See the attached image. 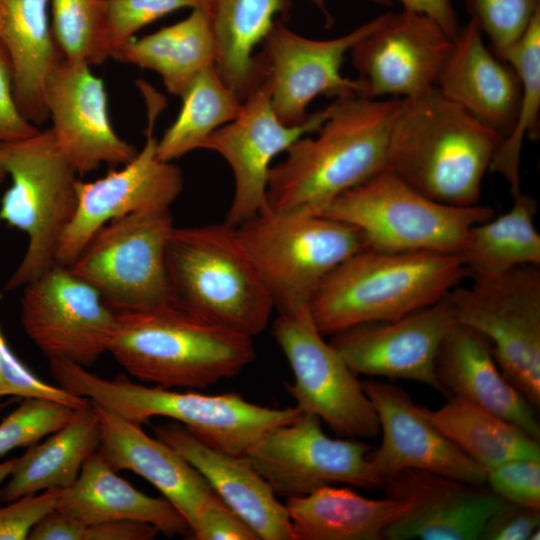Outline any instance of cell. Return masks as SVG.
<instances>
[{"mask_svg": "<svg viewBox=\"0 0 540 540\" xmlns=\"http://www.w3.org/2000/svg\"><path fill=\"white\" fill-rule=\"evenodd\" d=\"M401 100L336 98L315 136L299 138L272 165L267 208L320 214L340 194L383 171Z\"/></svg>", "mask_w": 540, "mask_h": 540, "instance_id": "obj_1", "label": "cell"}, {"mask_svg": "<svg viewBox=\"0 0 540 540\" xmlns=\"http://www.w3.org/2000/svg\"><path fill=\"white\" fill-rule=\"evenodd\" d=\"M502 141V135L435 86L401 100L385 169L432 200L473 206Z\"/></svg>", "mask_w": 540, "mask_h": 540, "instance_id": "obj_2", "label": "cell"}, {"mask_svg": "<svg viewBox=\"0 0 540 540\" xmlns=\"http://www.w3.org/2000/svg\"><path fill=\"white\" fill-rule=\"evenodd\" d=\"M465 276L458 254L365 247L324 279L311 301V317L323 336L397 320L438 302Z\"/></svg>", "mask_w": 540, "mask_h": 540, "instance_id": "obj_3", "label": "cell"}, {"mask_svg": "<svg viewBox=\"0 0 540 540\" xmlns=\"http://www.w3.org/2000/svg\"><path fill=\"white\" fill-rule=\"evenodd\" d=\"M49 367L60 387L132 423L142 425L155 416L167 417L207 445L233 455H245L266 433L301 414L296 406L265 407L236 392L205 395L137 384L124 375L105 379L64 359L49 360Z\"/></svg>", "mask_w": 540, "mask_h": 540, "instance_id": "obj_4", "label": "cell"}, {"mask_svg": "<svg viewBox=\"0 0 540 540\" xmlns=\"http://www.w3.org/2000/svg\"><path fill=\"white\" fill-rule=\"evenodd\" d=\"M107 352L131 376L164 388H206L256 357L253 338L178 307L117 313Z\"/></svg>", "mask_w": 540, "mask_h": 540, "instance_id": "obj_5", "label": "cell"}, {"mask_svg": "<svg viewBox=\"0 0 540 540\" xmlns=\"http://www.w3.org/2000/svg\"><path fill=\"white\" fill-rule=\"evenodd\" d=\"M166 265L176 301L190 315L251 338L267 327L273 301L227 223L175 226Z\"/></svg>", "mask_w": 540, "mask_h": 540, "instance_id": "obj_6", "label": "cell"}, {"mask_svg": "<svg viewBox=\"0 0 540 540\" xmlns=\"http://www.w3.org/2000/svg\"><path fill=\"white\" fill-rule=\"evenodd\" d=\"M231 227L274 309L288 317L310 313L311 301L324 279L345 259L366 247L354 226L305 211L266 208Z\"/></svg>", "mask_w": 540, "mask_h": 540, "instance_id": "obj_7", "label": "cell"}, {"mask_svg": "<svg viewBox=\"0 0 540 540\" xmlns=\"http://www.w3.org/2000/svg\"><path fill=\"white\" fill-rule=\"evenodd\" d=\"M0 166L11 185L0 201V221L24 232L26 252L4 286L23 288L56 264L60 237L77 205V173L50 129L0 142Z\"/></svg>", "mask_w": 540, "mask_h": 540, "instance_id": "obj_8", "label": "cell"}, {"mask_svg": "<svg viewBox=\"0 0 540 540\" xmlns=\"http://www.w3.org/2000/svg\"><path fill=\"white\" fill-rule=\"evenodd\" d=\"M320 215L354 226L371 249L460 255L470 230L494 211L437 202L384 169L340 194Z\"/></svg>", "mask_w": 540, "mask_h": 540, "instance_id": "obj_9", "label": "cell"}, {"mask_svg": "<svg viewBox=\"0 0 540 540\" xmlns=\"http://www.w3.org/2000/svg\"><path fill=\"white\" fill-rule=\"evenodd\" d=\"M174 228L170 209L114 219L99 229L68 267L96 288L116 313L180 308L166 265Z\"/></svg>", "mask_w": 540, "mask_h": 540, "instance_id": "obj_10", "label": "cell"}, {"mask_svg": "<svg viewBox=\"0 0 540 540\" xmlns=\"http://www.w3.org/2000/svg\"><path fill=\"white\" fill-rule=\"evenodd\" d=\"M457 322L492 346L503 375L534 406H540V265L473 279L448 294Z\"/></svg>", "mask_w": 540, "mask_h": 540, "instance_id": "obj_11", "label": "cell"}, {"mask_svg": "<svg viewBox=\"0 0 540 540\" xmlns=\"http://www.w3.org/2000/svg\"><path fill=\"white\" fill-rule=\"evenodd\" d=\"M147 107L145 143L121 169L93 181L77 179V205L65 227L56 252V263L70 266L90 239L110 221L131 213L170 209L183 190L181 169L159 159L156 120L165 108V98L148 83L137 81Z\"/></svg>", "mask_w": 540, "mask_h": 540, "instance_id": "obj_12", "label": "cell"}, {"mask_svg": "<svg viewBox=\"0 0 540 540\" xmlns=\"http://www.w3.org/2000/svg\"><path fill=\"white\" fill-rule=\"evenodd\" d=\"M272 333L294 376L285 388L301 412L317 416L346 438L366 439L379 434L376 411L357 374L324 340L311 313L279 315Z\"/></svg>", "mask_w": 540, "mask_h": 540, "instance_id": "obj_13", "label": "cell"}, {"mask_svg": "<svg viewBox=\"0 0 540 540\" xmlns=\"http://www.w3.org/2000/svg\"><path fill=\"white\" fill-rule=\"evenodd\" d=\"M372 449L359 439L327 436L320 418L301 412L262 436L245 455L276 495L289 498L339 483L381 489L368 458Z\"/></svg>", "mask_w": 540, "mask_h": 540, "instance_id": "obj_14", "label": "cell"}, {"mask_svg": "<svg viewBox=\"0 0 540 540\" xmlns=\"http://www.w3.org/2000/svg\"><path fill=\"white\" fill-rule=\"evenodd\" d=\"M21 324L49 359L88 367L108 350L117 313L96 288L56 263L23 287Z\"/></svg>", "mask_w": 540, "mask_h": 540, "instance_id": "obj_15", "label": "cell"}, {"mask_svg": "<svg viewBox=\"0 0 540 540\" xmlns=\"http://www.w3.org/2000/svg\"><path fill=\"white\" fill-rule=\"evenodd\" d=\"M331 110L332 102L300 125H285L273 110L268 82L258 73L237 117L215 130L201 148L221 155L233 172L234 194L225 223L237 226L267 208L273 159L299 138L314 133Z\"/></svg>", "mask_w": 540, "mask_h": 540, "instance_id": "obj_16", "label": "cell"}, {"mask_svg": "<svg viewBox=\"0 0 540 540\" xmlns=\"http://www.w3.org/2000/svg\"><path fill=\"white\" fill-rule=\"evenodd\" d=\"M380 18L326 40L301 36L275 21L255 61L259 74L268 82L273 110L282 123H304L310 116L309 104L320 95L335 99L358 95L357 80L341 73L342 64L353 45L375 28Z\"/></svg>", "mask_w": 540, "mask_h": 540, "instance_id": "obj_17", "label": "cell"}, {"mask_svg": "<svg viewBox=\"0 0 540 540\" xmlns=\"http://www.w3.org/2000/svg\"><path fill=\"white\" fill-rule=\"evenodd\" d=\"M453 40L425 15L387 12L350 49L358 96L416 97L437 85Z\"/></svg>", "mask_w": 540, "mask_h": 540, "instance_id": "obj_18", "label": "cell"}, {"mask_svg": "<svg viewBox=\"0 0 540 540\" xmlns=\"http://www.w3.org/2000/svg\"><path fill=\"white\" fill-rule=\"evenodd\" d=\"M456 323L446 295L400 319L365 323L336 333L329 342L357 375L411 380L443 394L435 373L436 358Z\"/></svg>", "mask_w": 540, "mask_h": 540, "instance_id": "obj_19", "label": "cell"}, {"mask_svg": "<svg viewBox=\"0 0 540 540\" xmlns=\"http://www.w3.org/2000/svg\"><path fill=\"white\" fill-rule=\"evenodd\" d=\"M44 103L56 143L78 176L104 163L124 165L137 154L113 129L104 82L90 66L61 58L45 80Z\"/></svg>", "mask_w": 540, "mask_h": 540, "instance_id": "obj_20", "label": "cell"}, {"mask_svg": "<svg viewBox=\"0 0 540 540\" xmlns=\"http://www.w3.org/2000/svg\"><path fill=\"white\" fill-rule=\"evenodd\" d=\"M361 383L382 432L381 444L368 455L381 481L405 469H418L485 485L486 471L425 418L404 389L371 379Z\"/></svg>", "mask_w": 540, "mask_h": 540, "instance_id": "obj_21", "label": "cell"}, {"mask_svg": "<svg viewBox=\"0 0 540 540\" xmlns=\"http://www.w3.org/2000/svg\"><path fill=\"white\" fill-rule=\"evenodd\" d=\"M387 496L408 499L410 509L384 532L388 540H480L503 499L486 485L405 469L382 478Z\"/></svg>", "mask_w": 540, "mask_h": 540, "instance_id": "obj_22", "label": "cell"}, {"mask_svg": "<svg viewBox=\"0 0 540 540\" xmlns=\"http://www.w3.org/2000/svg\"><path fill=\"white\" fill-rule=\"evenodd\" d=\"M156 437L187 460L222 502L262 540H294L285 504L276 498L246 455L213 448L182 424L172 421L154 427Z\"/></svg>", "mask_w": 540, "mask_h": 540, "instance_id": "obj_23", "label": "cell"}, {"mask_svg": "<svg viewBox=\"0 0 540 540\" xmlns=\"http://www.w3.org/2000/svg\"><path fill=\"white\" fill-rule=\"evenodd\" d=\"M101 425L97 453L116 472L130 470L150 482L180 513L189 529L200 510L217 495L176 450L119 415L90 401Z\"/></svg>", "mask_w": 540, "mask_h": 540, "instance_id": "obj_24", "label": "cell"}, {"mask_svg": "<svg viewBox=\"0 0 540 540\" xmlns=\"http://www.w3.org/2000/svg\"><path fill=\"white\" fill-rule=\"evenodd\" d=\"M435 373L447 397H459L540 439L534 406L503 375L490 342L472 327L457 322L451 328L439 347Z\"/></svg>", "mask_w": 540, "mask_h": 540, "instance_id": "obj_25", "label": "cell"}, {"mask_svg": "<svg viewBox=\"0 0 540 540\" xmlns=\"http://www.w3.org/2000/svg\"><path fill=\"white\" fill-rule=\"evenodd\" d=\"M436 86L503 138L512 130L521 99L518 76L488 48L474 20L454 38Z\"/></svg>", "mask_w": 540, "mask_h": 540, "instance_id": "obj_26", "label": "cell"}, {"mask_svg": "<svg viewBox=\"0 0 540 540\" xmlns=\"http://www.w3.org/2000/svg\"><path fill=\"white\" fill-rule=\"evenodd\" d=\"M56 510L85 525L133 520L151 524L169 537L190 531L169 501L137 490L97 452L86 460L76 481L61 489Z\"/></svg>", "mask_w": 540, "mask_h": 540, "instance_id": "obj_27", "label": "cell"}, {"mask_svg": "<svg viewBox=\"0 0 540 540\" xmlns=\"http://www.w3.org/2000/svg\"><path fill=\"white\" fill-rule=\"evenodd\" d=\"M294 540H382L385 530L411 507L404 498H366L333 485L293 496L285 503Z\"/></svg>", "mask_w": 540, "mask_h": 540, "instance_id": "obj_28", "label": "cell"}, {"mask_svg": "<svg viewBox=\"0 0 540 540\" xmlns=\"http://www.w3.org/2000/svg\"><path fill=\"white\" fill-rule=\"evenodd\" d=\"M49 0H0V42L14 72V94L26 119L41 125L48 119L44 83L62 58L49 22Z\"/></svg>", "mask_w": 540, "mask_h": 540, "instance_id": "obj_29", "label": "cell"}, {"mask_svg": "<svg viewBox=\"0 0 540 540\" xmlns=\"http://www.w3.org/2000/svg\"><path fill=\"white\" fill-rule=\"evenodd\" d=\"M322 9V0H311ZM292 0H198L206 13L215 45V69L243 102L258 80L255 48L262 44L279 13Z\"/></svg>", "mask_w": 540, "mask_h": 540, "instance_id": "obj_30", "label": "cell"}, {"mask_svg": "<svg viewBox=\"0 0 540 540\" xmlns=\"http://www.w3.org/2000/svg\"><path fill=\"white\" fill-rule=\"evenodd\" d=\"M101 440L99 415L91 402L75 409L71 418L42 443L15 459L0 499L12 502L39 491L66 489L78 478Z\"/></svg>", "mask_w": 540, "mask_h": 540, "instance_id": "obj_31", "label": "cell"}, {"mask_svg": "<svg viewBox=\"0 0 540 540\" xmlns=\"http://www.w3.org/2000/svg\"><path fill=\"white\" fill-rule=\"evenodd\" d=\"M181 21L132 39L116 61L156 72L166 90L181 97L193 79L215 64V45L205 11L196 6Z\"/></svg>", "mask_w": 540, "mask_h": 540, "instance_id": "obj_32", "label": "cell"}, {"mask_svg": "<svg viewBox=\"0 0 540 540\" xmlns=\"http://www.w3.org/2000/svg\"><path fill=\"white\" fill-rule=\"evenodd\" d=\"M418 410L485 471L513 459L540 460L539 440L459 397H448L437 409L418 406Z\"/></svg>", "mask_w": 540, "mask_h": 540, "instance_id": "obj_33", "label": "cell"}, {"mask_svg": "<svg viewBox=\"0 0 540 540\" xmlns=\"http://www.w3.org/2000/svg\"><path fill=\"white\" fill-rule=\"evenodd\" d=\"M511 209L475 225L460 254L472 279L502 274L523 265H540V235L534 225L536 199L519 192Z\"/></svg>", "mask_w": 540, "mask_h": 540, "instance_id": "obj_34", "label": "cell"}, {"mask_svg": "<svg viewBox=\"0 0 540 540\" xmlns=\"http://www.w3.org/2000/svg\"><path fill=\"white\" fill-rule=\"evenodd\" d=\"M180 112L157 140L159 159L172 162L201 149L204 141L218 128L234 120L242 102L222 81L215 66L198 74L181 96Z\"/></svg>", "mask_w": 540, "mask_h": 540, "instance_id": "obj_35", "label": "cell"}, {"mask_svg": "<svg viewBox=\"0 0 540 540\" xmlns=\"http://www.w3.org/2000/svg\"><path fill=\"white\" fill-rule=\"evenodd\" d=\"M516 72L521 99L515 123L493 159L490 171L507 180L512 196L520 191V160L525 137L539 136L540 111V11L523 36L501 56Z\"/></svg>", "mask_w": 540, "mask_h": 540, "instance_id": "obj_36", "label": "cell"}, {"mask_svg": "<svg viewBox=\"0 0 540 540\" xmlns=\"http://www.w3.org/2000/svg\"><path fill=\"white\" fill-rule=\"evenodd\" d=\"M51 31L61 57L99 65L110 57L104 0H49Z\"/></svg>", "mask_w": 540, "mask_h": 540, "instance_id": "obj_37", "label": "cell"}, {"mask_svg": "<svg viewBox=\"0 0 540 540\" xmlns=\"http://www.w3.org/2000/svg\"><path fill=\"white\" fill-rule=\"evenodd\" d=\"M74 410L49 399L24 398L0 422V457L52 434L71 418Z\"/></svg>", "mask_w": 540, "mask_h": 540, "instance_id": "obj_38", "label": "cell"}, {"mask_svg": "<svg viewBox=\"0 0 540 540\" xmlns=\"http://www.w3.org/2000/svg\"><path fill=\"white\" fill-rule=\"evenodd\" d=\"M470 19L474 20L501 58L526 32L540 0H465Z\"/></svg>", "mask_w": 540, "mask_h": 540, "instance_id": "obj_39", "label": "cell"}, {"mask_svg": "<svg viewBox=\"0 0 540 540\" xmlns=\"http://www.w3.org/2000/svg\"><path fill=\"white\" fill-rule=\"evenodd\" d=\"M198 0H104L110 57L117 60L135 34L152 22Z\"/></svg>", "mask_w": 540, "mask_h": 540, "instance_id": "obj_40", "label": "cell"}, {"mask_svg": "<svg viewBox=\"0 0 540 540\" xmlns=\"http://www.w3.org/2000/svg\"><path fill=\"white\" fill-rule=\"evenodd\" d=\"M43 398L78 409L90 400L74 395L60 386L51 385L34 374L14 353L0 325V399Z\"/></svg>", "mask_w": 540, "mask_h": 540, "instance_id": "obj_41", "label": "cell"}, {"mask_svg": "<svg viewBox=\"0 0 540 540\" xmlns=\"http://www.w3.org/2000/svg\"><path fill=\"white\" fill-rule=\"evenodd\" d=\"M485 485L501 499L540 509V460L513 459L486 471Z\"/></svg>", "mask_w": 540, "mask_h": 540, "instance_id": "obj_42", "label": "cell"}, {"mask_svg": "<svg viewBox=\"0 0 540 540\" xmlns=\"http://www.w3.org/2000/svg\"><path fill=\"white\" fill-rule=\"evenodd\" d=\"M61 489L30 494L0 507V540H24L33 527L56 509Z\"/></svg>", "mask_w": 540, "mask_h": 540, "instance_id": "obj_43", "label": "cell"}, {"mask_svg": "<svg viewBox=\"0 0 540 540\" xmlns=\"http://www.w3.org/2000/svg\"><path fill=\"white\" fill-rule=\"evenodd\" d=\"M195 540H258L251 528L216 496L198 513L190 527Z\"/></svg>", "mask_w": 540, "mask_h": 540, "instance_id": "obj_44", "label": "cell"}, {"mask_svg": "<svg viewBox=\"0 0 540 540\" xmlns=\"http://www.w3.org/2000/svg\"><path fill=\"white\" fill-rule=\"evenodd\" d=\"M40 130L21 113L14 94L10 57L0 42V142L30 137Z\"/></svg>", "mask_w": 540, "mask_h": 540, "instance_id": "obj_45", "label": "cell"}, {"mask_svg": "<svg viewBox=\"0 0 540 540\" xmlns=\"http://www.w3.org/2000/svg\"><path fill=\"white\" fill-rule=\"evenodd\" d=\"M540 526V509L502 500L488 519L480 540H529Z\"/></svg>", "mask_w": 540, "mask_h": 540, "instance_id": "obj_46", "label": "cell"}, {"mask_svg": "<svg viewBox=\"0 0 540 540\" xmlns=\"http://www.w3.org/2000/svg\"><path fill=\"white\" fill-rule=\"evenodd\" d=\"M160 533L151 524L117 520L86 525L82 540H151Z\"/></svg>", "mask_w": 540, "mask_h": 540, "instance_id": "obj_47", "label": "cell"}, {"mask_svg": "<svg viewBox=\"0 0 540 540\" xmlns=\"http://www.w3.org/2000/svg\"><path fill=\"white\" fill-rule=\"evenodd\" d=\"M85 527V524L55 509L33 527L28 539L82 540Z\"/></svg>", "mask_w": 540, "mask_h": 540, "instance_id": "obj_48", "label": "cell"}, {"mask_svg": "<svg viewBox=\"0 0 540 540\" xmlns=\"http://www.w3.org/2000/svg\"><path fill=\"white\" fill-rule=\"evenodd\" d=\"M393 1V0H392ZM403 10L425 15L435 21L454 40L461 26L451 0H397Z\"/></svg>", "mask_w": 540, "mask_h": 540, "instance_id": "obj_49", "label": "cell"}, {"mask_svg": "<svg viewBox=\"0 0 540 540\" xmlns=\"http://www.w3.org/2000/svg\"><path fill=\"white\" fill-rule=\"evenodd\" d=\"M15 459L13 458L0 463V485L5 479L9 478L15 464Z\"/></svg>", "mask_w": 540, "mask_h": 540, "instance_id": "obj_50", "label": "cell"}, {"mask_svg": "<svg viewBox=\"0 0 540 540\" xmlns=\"http://www.w3.org/2000/svg\"><path fill=\"white\" fill-rule=\"evenodd\" d=\"M17 400L16 397H12L11 399H8V400H4V401H1L0 402V412L7 408L8 406H10L11 404L15 403Z\"/></svg>", "mask_w": 540, "mask_h": 540, "instance_id": "obj_51", "label": "cell"}, {"mask_svg": "<svg viewBox=\"0 0 540 540\" xmlns=\"http://www.w3.org/2000/svg\"><path fill=\"white\" fill-rule=\"evenodd\" d=\"M371 1L381 6H390L392 4V0H371Z\"/></svg>", "mask_w": 540, "mask_h": 540, "instance_id": "obj_52", "label": "cell"}, {"mask_svg": "<svg viewBox=\"0 0 540 540\" xmlns=\"http://www.w3.org/2000/svg\"><path fill=\"white\" fill-rule=\"evenodd\" d=\"M6 171L0 166V183L6 178Z\"/></svg>", "mask_w": 540, "mask_h": 540, "instance_id": "obj_53", "label": "cell"}]
</instances>
